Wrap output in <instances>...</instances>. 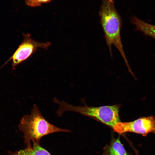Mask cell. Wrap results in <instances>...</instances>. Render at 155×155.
I'll use <instances>...</instances> for the list:
<instances>
[{"label":"cell","mask_w":155,"mask_h":155,"mask_svg":"<svg viewBox=\"0 0 155 155\" xmlns=\"http://www.w3.org/2000/svg\"><path fill=\"white\" fill-rule=\"evenodd\" d=\"M99 13L100 23L111 57H113L112 46L114 45L121 54L129 71L133 74L124 52L121 42V31L122 19L115 7L113 0H102Z\"/></svg>","instance_id":"1"},{"label":"cell","mask_w":155,"mask_h":155,"mask_svg":"<svg viewBox=\"0 0 155 155\" xmlns=\"http://www.w3.org/2000/svg\"><path fill=\"white\" fill-rule=\"evenodd\" d=\"M23 132L24 142L26 147H31V143H40L41 138L48 134L70 131L60 128L52 124L42 115L36 105L34 104L30 115L23 116L18 125Z\"/></svg>","instance_id":"2"},{"label":"cell","mask_w":155,"mask_h":155,"mask_svg":"<svg viewBox=\"0 0 155 155\" xmlns=\"http://www.w3.org/2000/svg\"><path fill=\"white\" fill-rule=\"evenodd\" d=\"M53 100L60 106L56 112L59 117L61 116L65 111H74L94 119L112 128L116 123L121 121L119 115V104L96 107L86 105L75 106L55 98Z\"/></svg>","instance_id":"3"},{"label":"cell","mask_w":155,"mask_h":155,"mask_svg":"<svg viewBox=\"0 0 155 155\" xmlns=\"http://www.w3.org/2000/svg\"><path fill=\"white\" fill-rule=\"evenodd\" d=\"M24 38L22 42L7 61L12 60V66L15 68L28 59L39 48L47 50L51 44L50 42H40L33 39L30 34H22Z\"/></svg>","instance_id":"4"},{"label":"cell","mask_w":155,"mask_h":155,"mask_svg":"<svg viewBox=\"0 0 155 155\" xmlns=\"http://www.w3.org/2000/svg\"><path fill=\"white\" fill-rule=\"evenodd\" d=\"M112 129L115 132L120 134L131 132L146 136L150 133L155 134V118L151 116L141 117L131 122H119Z\"/></svg>","instance_id":"5"},{"label":"cell","mask_w":155,"mask_h":155,"mask_svg":"<svg viewBox=\"0 0 155 155\" xmlns=\"http://www.w3.org/2000/svg\"><path fill=\"white\" fill-rule=\"evenodd\" d=\"M102 155H130L121 142L120 137H112L110 143L103 149Z\"/></svg>","instance_id":"6"},{"label":"cell","mask_w":155,"mask_h":155,"mask_svg":"<svg viewBox=\"0 0 155 155\" xmlns=\"http://www.w3.org/2000/svg\"><path fill=\"white\" fill-rule=\"evenodd\" d=\"M130 22L135 25L136 30L155 40V25L145 22L135 16L131 18Z\"/></svg>","instance_id":"7"},{"label":"cell","mask_w":155,"mask_h":155,"mask_svg":"<svg viewBox=\"0 0 155 155\" xmlns=\"http://www.w3.org/2000/svg\"><path fill=\"white\" fill-rule=\"evenodd\" d=\"M9 155H51L46 150L42 147L40 143H33L30 147L24 150L12 152H8Z\"/></svg>","instance_id":"8"},{"label":"cell","mask_w":155,"mask_h":155,"mask_svg":"<svg viewBox=\"0 0 155 155\" xmlns=\"http://www.w3.org/2000/svg\"><path fill=\"white\" fill-rule=\"evenodd\" d=\"M53 0H26L25 3L28 6L36 7L41 5L43 3H49Z\"/></svg>","instance_id":"9"}]
</instances>
